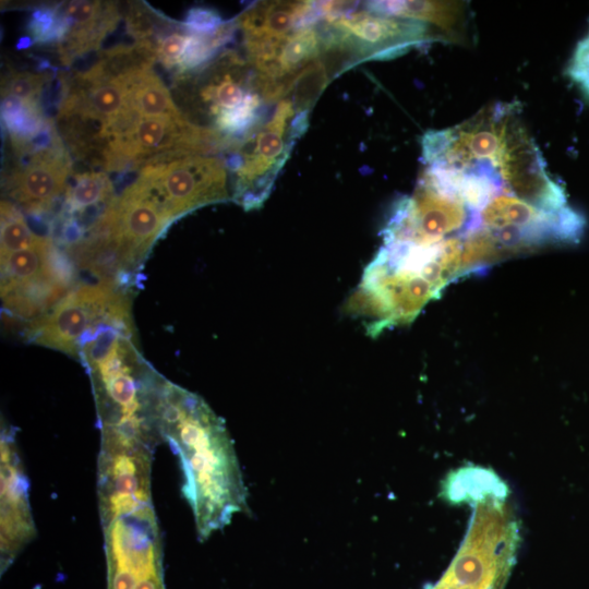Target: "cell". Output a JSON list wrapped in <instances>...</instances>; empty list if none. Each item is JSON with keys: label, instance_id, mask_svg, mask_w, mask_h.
<instances>
[{"label": "cell", "instance_id": "cell-16", "mask_svg": "<svg viewBox=\"0 0 589 589\" xmlns=\"http://www.w3.org/2000/svg\"><path fill=\"white\" fill-rule=\"evenodd\" d=\"M113 188L103 171L81 172L65 190V209L72 215L99 204L108 205L115 199Z\"/></svg>", "mask_w": 589, "mask_h": 589}, {"label": "cell", "instance_id": "cell-19", "mask_svg": "<svg viewBox=\"0 0 589 589\" xmlns=\"http://www.w3.org/2000/svg\"><path fill=\"white\" fill-rule=\"evenodd\" d=\"M261 97L256 93H248L243 101L233 109L219 112L215 118V124L219 132L227 136L247 135L250 129L256 124Z\"/></svg>", "mask_w": 589, "mask_h": 589}, {"label": "cell", "instance_id": "cell-18", "mask_svg": "<svg viewBox=\"0 0 589 589\" xmlns=\"http://www.w3.org/2000/svg\"><path fill=\"white\" fill-rule=\"evenodd\" d=\"M41 239L32 232L13 205L1 203V256L29 248Z\"/></svg>", "mask_w": 589, "mask_h": 589}, {"label": "cell", "instance_id": "cell-3", "mask_svg": "<svg viewBox=\"0 0 589 589\" xmlns=\"http://www.w3.org/2000/svg\"><path fill=\"white\" fill-rule=\"evenodd\" d=\"M478 229L479 213L443 175L428 167L413 194L393 204L381 235L383 243L430 247Z\"/></svg>", "mask_w": 589, "mask_h": 589}, {"label": "cell", "instance_id": "cell-20", "mask_svg": "<svg viewBox=\"0 0 589 589\" xmlns=\"http://www.w3.org/2000/svg\"><path fill=\"white\" fill-rule=\"evenodd\" d=\"M247 94L240 81L230 73L223 74L201 89L203 101L211 104L209 110L215 117L239 106Z\"/></svg>", "mask_w": 589, "mask_h": 589}, {"label": "cell", "instance_id": "cell-8", "mask_svg": "<svg viewBox=\"0 0 589 589\" xmlns=\"http://www.w3.org/2000/svg\"><path fill=\"white\" fill-rule=\"evenodd\" d=\"M112 208L125 269L134 268L172 220L140 176L112 200Z\"/></svg>", "mask_w": 589, "mask_h": 589}, {"label": "cell", "instance_id": "cell-26", "mask_svg": "<svg viewBox=\"0 0 589 589\" xmlns=\"http://www.w3.org/2000/svg\"><path fill=\"white\" fill-rule=\"evenodd\" d=\"M32 45V40L29 37H24V38H21L19 44H17V48H27L28 46Z\"/></svg>", "mask_w": 589, "mask_h": 589}, {"label": "cell", "instance_id": "cell-9", "mask_svg": "<svg viewBox=\"0 0 589 589\" xmlns=\"http://www.w3.org/2000/svg\"><path fill=\"white\" fill-rule=\"evenodd\" d=\"M328 25L352 36L364 46L369 60H387L431 39L425 23L362 11L338 16Z\"/></svg>", "mask_w": 589, "mask_h": 589}, {"label": "cell", "instance_id": "cell-4", "mask_svg": "<svg viewBox=\"0 0 589 589\" xmlns=\"http://www.w3.org/2000/svg\"><path fill=\"white\" fill-rule=\"evenodd\" d=\"M129 302L112 280L81 285L67 292L28 328L35 344L77 357L85 339L105 323L130 326Z\"/></svg>", "mask_w": 589, "mask_h": 589}, {"label": "cell", "instance_id": "cell-2", "mask_svg": "<svg viewBox=\"0 0 589 589\" xmlns=\"http://www.w3.org/2000/svg\"><path fill=\"white\" fill-rule=\"evenodd\" d=\"M107 589H166L163 545L152 495L113 493L99 500Z\"/></svg>", "mask_w": 589, "mask_h": 589}, {"label": "cell", "instance_id": "cell-17", "mask_svg": "<svg viewBox=\"0 0 589 589\" xmlns=\"http://www.w3.org/2000/svg\"><path fill=\"white\" fill-rule=\"evenodd\" d=\"M329 74L317 57L309 63L293 80L291 89L292 105L298 111H310L316 99L329 82Z\"/></svg>", "mask_w": 589, "mask_h": 589}, {"label": "cell", "instance_id": "cell-21", "mask_svg": "<svg viewBox=\"0 0 589 589\" xmlns=\"http://www.w3.org/2000/svg\"><path fill=\"white\" fill-rule=\"evenodd\" d=\"M48 82V75L20 72L11 74L4 83L2 96H11L22 100L37 101L44 84Z\"/></svg>", "mask_w": 589, "mask_h": 589}, {"label": "cell", "instance_id": "cell-5", "mask_svg": "<svg viewBox=\"0 0 589 589\" xmlns=\"http://www.w3.org/2000/svg\"><path fill=\"white\" fill-rule=\"evenodd\" d=\"M171 220L229 199L225 161L212 156L173 157L166 153L140 172Z\"/></svg>", "mask_w": 589, "mask_h": 589}, {"label": "cell", "instance_id": "cell-12", "mask_svg": "<svg viewBox=\"0 0 589 589\" xmlns=\"http://www.w3.org/2000/svg\"><path fill=\"white\" fill-rule=\"evenodd\" d=\"M51 242L43 238L36 244L1 256V296L43 279H58L68 284L69 277L57 268Z\"/></svg>", "mask_w": 589, "mask_h": 589}, {"label": "cell", "instance_id": "cell-13", "mask_svg": "<svg viewBox=\"0 0 589 589\" xmlns=\"http://www.w3.org/2000/svg\"><path fill=\"white\" fill-rule=\"evenodd\" d=\"M508 494L507 484L495 471L472 465L449 472L441 486V496L454 505L507 501Z\"/></svg>", "mask_w": 589, "mask_h": 589}, {"label": "cell", "instance_id": "cell-25", "mask_svg": "<svg viewBox=\"0 0 589 589\" xmlns=\"http://www.w3.org/2000/svg\"><path fill=\"white\" fill-rule=\"evenodd\" d=\"M57 8L41 7L32 13L28 29L36 43H48L56 25Z\"/></svg>", "mask_w": 589, "mask_h": 589}, {"label": "cell", "instance_id": "cell-10", "mask_svg": "<svg viewBox=\"0 0 589 589\" xmlns=\"http://www.w3.org/2000/svg\"><path fill=\"white\" fill-rule=\"evenodd\" d=\"M70 159L62 143L28 156L11 175L8 190L25 208L39 212L63 193Z\"/></svg>", "mask_w": 589, "mask_h": 589}, {"label": "cell", "instance_id": "cell-24", "mask_svg": "<svg viewBox=\"0 0 589 589\" xmlns=\"http://www.w3.org/2000/svg\"><path fill=\"white\" fill-rule=\"evenodd\" d=\"M567 74L589 97V32L577 44L568 63Z\"/></svg>", "mask_w": 589, "mask_h": 589}, {"label": "cell", "instance_id": "cell-6", "mask_svg": "<svg viewBox=\"0 0 589 589\" xmlns=\"http://www.w3.org/2000/svg\"><path fill=\"white\" fill-rule=\"evenodd\" d=\"M294 108L290 99H281L272 118L249 139L250 152L243 154L237 171L235 199L245 211L259 208L268 197L277 173L290 154L285 134L290 127Z\"/></svg>", "mask_w": 589, "mask_h": 589}, {"label": "cell", "instance_id": "cell-23", "mask_svg": "<svg viewBox=\"0 0 589 589\" xmlns=\"http://www.w3.org/2000/svg\"><path fill=\"white\" fill-rule=\"evenodd\" d=\"M191 34L188 32L171 33L157 43L156 57L167 68L178 67L187 50Z\"/></svg>", "mask_w": 589, "mask_h": 589}, {"label": "cell", "instance_id": "cell-7", "mask_svg": "<svg viewBox=\"0 0 589 589\" xmlns=\"http://www.w3.org/2000/svg\"><path fill=\"white\" fill-rule=\"evenodd\" d=\"M1 527L0 567L3 574L33 539L35 525L28 500V484L13 434L1 435Z\"/></svg>", "mask_w": 589, "mask_h": 589}, {"label": "cell", "instance_id": "cell-14", "mask_svg": "<svg viewBox=\"0 0 589 589\" xmlns=\"http://www.w3.org/2000/svg\"><path fill=\"white\" fill-rule=\"evenodd\" d=\"M369 12L431 23L448 34L459 31L466 5L455 1H369Z\"/></svg>", "mask_w": 589, "mask_h": 589}, {"label": "cell", "instance_id": "cell-11", "mask_svg": "<svg viewBox=\"0 0 589 589\" xmlns=\"http://www.w3.org/2000/svg\"><path fill=\"white\" fill-rule=\"evenodd\" d=\"M313 1H264L252 5L236 21L245 40L283 39L300 28Z\"/></svg>", "mask_w": 589, "mask_h": 589}, {"label": "cell", "instance_id": "cell-15", "mask_svg": "<svg viewBox=\"0 0 589 589\" xmlns=\"http://www.w3.org/2000/svg\"><path fill=\"white\" fill-rule=\"evenodd\" d=\"M130 106L139 117H179L170 92L151 68L139 70L130 86Z\"/></svg>", "mask_w": 589, "mask_h": 589}, {"label": "cell", "instance_id": "cell-1", "mask_svg": "<svg viewBox=\"0 0 589 589\" xmlns=\"http://www.w3.org/2000/svg\"><path fill=\"white\" fill-rule=\"evenodd\" d=\"M160 437L178 455L183 494L201 540L247 509V490L232 441L223 422L197 395L163 381L156 405Z\"/></svg>", "mask_w": 589, "mask_h": 589}, {"label": "cell", "instance_id": "cell-22", "mask_svg": "<svg viewBox=\"0 0 589 589\" xmlns=\"http://www.w3.org/2000/svg\"><path fill=\"white\" fill-rule=\"evenodd\" d=\"M223 23L220 15L215 10L193 7L188 11L182 27L191 34L209 35L216 32Z\"/></svg>", "mask_w": 589, "mask_h": 589}]
</instances>
